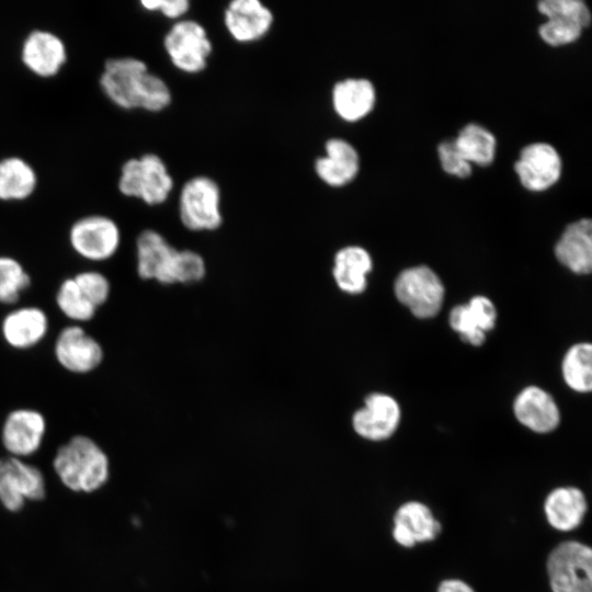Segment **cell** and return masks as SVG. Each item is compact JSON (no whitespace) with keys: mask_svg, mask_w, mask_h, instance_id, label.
Masks as SVG:
<instances>
[{"mask_svg":"<svg viewBox=\"0 0 592 592\" xmlns=\"http://www.w3.org/2000/svg\"><path fill=\"white\" fill-rule=\"evenodd\" d=\"M68 242L81 259L89 262H104L118 251L122 232L118 224L110 216L90 214L71 224Z\"/></svg>","mask_w":592,"mask_h":592,"instance_id":"cell-6","label":"cell"},{"mask_svg":"<svg viewBox=\"0 0 592 592\" xmlns=\"http://www.w3.org/2000/svg\"><path fill=\"white\" fill-rule=\"evenodd\" d=\"M46 496L42 470L22 458L0 457V504L9 512H20L26 501H39Z\"/></svg>","mask_w":592,"mask_h":592,"instance_id":"cell-8","label":"cell"},{"mask_svg":"<svg viewBox=\"0 0 592 592\" xmlns=\"http://www.w3.org/2000/svg\"><path fill=\"white\" fill-rule=\"evenodd\" d=\"M400 417V407L391 396L373 392L365 398L364 406L353 413L352 425L360 436L382 441L394 434Z\"/></svg>","mask_w":592,"mask_h":592,"instance_id":"cell-16","label":"cell"},{"mask_svg":"<svg viewBox=\"0 0 592 592\" xmlns=\"http://www.w3.org/2000/svg\"><path fill=\"white\" fill-rule=\"evenodd\" d=\"M59 311L75 325L91 321L98 308L83 295L73 277L62 280L55 295Z\"/></svg>","mask_w":592,"mask_h":592,"instance_id":"cell-28","label":"cell"},{"mask_svg":"<svg viewBox=\"0 0 592 592\" xmlns=\"http://www.w3.org/2000/svg\"><path fill=\"white\" fill-rule=\"evenodd\" d=\"M323 150L314 161L316 177L334 189L354 181L361 168L356 148L344 138L331 137L326 140Z\"/></svg>","mask_w":592,"mask_h":592,"instance_id":"cell-18","label":"cell"},{"mask_svg":"<svg viewBox=\"0 0 592 592\" xmlns=\"http://www.w3.org/2000/svg\"><path fill=\"white\" fill-rule=\"evenodd\" d=\"M171 65L186 75H197L207 68L213 42L205 26L193 19L173 22L162 39Z\"/></svg>","mask_w":592,"mask_h":592,"instance_id":"cell-5","label":"cell"},{"mask_svg":"<svg viewBox=\"0 0 592 592\" xmlns=\"http://www.w3.org/2000/svg\"><path fill=\"white\" fill-rule=\"evenodd\" d=\"M141 8L148 12H156L169 20L179 21L190 12L189 0H141Z\"/></svg>","mask_w":592,"mask_h":592,"instance_id":"cell-35","label":"cell"},{"mask_svg":"<svg viewBox=\"0 0 592 592\" xmlns=\"http://www.w3.org/2000/svg\"><path fill=\"white\" fill-rule=\"evenodd\" d=\"M375 102V87L366 78H344L332 86V110L346 123H356L365 118L373 111Z\"/></svg>","mask_w":592,"mask_h":592,"instance_id":"cell-19","label":"cell"},{"mask_svg":"<svg viewBox=\"0 0 592 592\" xmlns=\"http://www.w3.org/2000/svg\"><path fill=\"white\" fill-rule=\"evenodd\" d=\"M516 419L537 433L554 431L560 421V413L554 398L536 386L524 388L514 400Z\"/></svg>","mask_w":592,"mask_h":592,"instance_id":"cell-21","label":"cell"},{"mask_svg":"<svg viewBox=\"0 0 592 592\" xmlns=\"http://www.w3.org/2000/svg\"><path fill=\"white\" fill-rule=\"evenodd\" d=\"M49 331V318L38 306H19L9 310L0 323L3 341L12 349L26 351L38 345Z\"/></svg>","mask_w":592,"mask_h":592,"instance_id":"cell-17","label":"cell"},{"mask_svg":"<svg viewBox=\"0 0 592 592\" xmlns=\"http://www.w3.org/2000/svg\"><path fill=\"white\" fill-rule=\"evenodd\" d=\"M449 326L460 339L474 346L481 345L486 333L493 329L487 316L474 304L455 306L449 312Z\"/></svg>","mask_w":592,"mask_h":592,"instance_id":"cell-27","label":"cell"},{"mask_svg":"<svg viewBox=\"0 0 592 592\" xmlns=\"http://www.w3.org/2000/svg\"><path fill=\"white\" fill-rule=\"evenodd\" d=\"M106 99L124 111L159 113L172 102L167 81L149 70L146 61L134 56L109 58L99 78Z\"/></svg>","mask_w":592,"mask_h":592,"instance_id":"cell-1","label":"cell"},{"mask_svg":"<svg viewBox=\"0 0 592 592\" xmlns=\"http://www.w3.org/2000/svg\"><path fill=\"white\" fill-rule=\"evenodd\" d=\"M178 213L181 224L191 231H214L223 224L221 191L208 175H194L180 191Z\"/></svg>","mask_w":592,"mask_h":592,"instance_id":"cell-4","label":"cell"},{"mask_svg":"<svg viewBox=\"0 0 592 592\" xmlns=\"http://www.w3.org/2000/svg\"><path fill=\"white\" fill-rule=\"evenodd\" d=\"M397 299L418 318L436 316L444 300V285L425 265L403 270L395 281Z\"/></svg>","mask_w":592,"mask_h":592,"instance_id":"cell-10","label":"cell"},{"mask_svg":"<svg viewBox=\"0 0 592 592\" xmlns=\"http://www.w3.org/2000/svg\"><path fill=\"white\" fill-rule=\"evenodd\" d=\"M583 27L576 21L563 18H548L538 27L540 38L550 46H562L576 42Z\"/></svg>","mask_w":592,"mask_h":592,"instance_id":"cell-31","label":"cell"},{"mask_svg":"<svg viewBox=\"0 0 592 592\" xmlns=\"http://www.w3.org/2000/svg\"><path fill=\"white\" fill-rule=\"evenodd\" d=\"M59 481L70 491L91 493L110 478V458L92 437L77 434L60 445L52 462Z\"/></svg>","mask_w":592,"mask_h":592,"instance_id":"cell-2","label":"cell"},{"mask_svg":"<svg viewBox=\"0 0 592 592\" xmlns=\"http://www.w3.org/2000/svg\"><path fill=\"white\" fill-rule=\"evenodd\" d=\"M174 187V180L164 160L155 152L132 157L123 162L117 189L129 198L148 206L164 204Z\"/></svg>","mask_w":592,"mask_h":592,"instance_id":"cell-3","label":"cell"},{"mask_svg":"<svg viewBox=\"0 0 592 592\" xmlns=\"http://www.w3.org/2000/svg\"><path fill=\"white\" fill-rule=\"evenodd\" d=\"M538 11L548 18H563L576 21L583 29L591 22V13L582 0H543L537 4Z\"/></svg>","mask_w":592,"mask_h":592,"instance_id":"cell-32","label":"cell"},{"mask_svg":"<svg viewBox=\"0 0 592 592\" xmlns=\"http://www.w3.org/2000/svg\"><path fill=\"white\" fill-rule=\"evenodd\" d=\"M521 184L531 192H544L561 177L562 161L558 150L544 141L523 147L514 163Z\"/></svg>","mask_w":592,"mask_h":592,"instance_id":"cell-13","label":"cell"},{"mask_svg":"<svg viewBox=\"0 0 592 592\" xmlns=\"http://www.w3.org/2000/svg\"><path fill=\"white\" fill-rule=\"evenodd\" d=\"M20 59L32 75L42 79L54 78L67 64V45L58 34L35 29L23 38Z\"/></svg>","mask_w":592,"mask_h":592,"instance_id":"cell-14","label":"cell"},{"mask_svg":"<svg viewBox=\"0 0 592 592\" xmlns=\"http://www.w3.org/2000/svg\"><path fill=\"white\" fill-rule=\"evenodd\" d=\"M373 269V260L366 249L345 246L333 258L332 276L337 286L350 295H358L366 289L367 275Z\"/></svg>","mask_w":592,"mask_h":592,"instance_id":"cell-23","label":"cell"},{"mask_svg":"<svg viewBox=\"0 0 592 592\" xmlns=\"http://www.w3.org/2000/svg\"><path fill=\"white\" fill-rule=\"evenodd\" d=\"M75 282L83 295L99 309L110 298L111 283L105 274L96 270H83L76 273Z\"/></svg>","mask_w":592,"mask_h":592,"instance_id":"cell-33","label":"cell"},{"mask_svg":"<svg viewBox=\"0 0 592 592\" xmlns=\"http://www.w3.org/2000/svg\"><path fill=\"white\" fill-rule=\"evenodd\" d=\"M463 157L473 166H489L496 157L497 139L486 127L468 123L453 139Z\"/></svg>","mask_w":592,"mask_h":592,"instance_id":"cell-26","label":"cell"},{"mask_svg":"<svg viewBox=\"0 0 592 592\" xmlns=\"http://www.w3.org/2000/svg\"><path fill=\"white\" fill-rule=\"evenodd\" d=\"M223 21L237 43L251 44L264 38L273 27L274 14L260 0H232L224 9Z\"/></svg>","mask_w":592,"mask_h":592,"instance_id":"cell-15","label":"cell"},{"mask_svg":"<svg viewBox=\"0 0 592 592\" xmlns=\"http://www.w3.org/2000/svg\"><path fill=\"white\" fill-rule=\"evenodd\" d=\"M441 532V524L422 502L409 501L401 504L394 515V539L403 547L431 542Z\"/></svg>","mask_w":592,"mask_h":592,"instance_id":"cell-20","label":"cell"},{"mask_svg":"<svg viewBox=\"0 0 592 592\" xmlns=\"http://www.w3.org/2000/svg\"><path fill=\"white\" fill-rule=\"evenodd\" d=\"M53 353L65 371L77 375L92 373L104 358L101 343L81 325L75 323L64 327L58 332Z\"/></svg>","mask_w":592,"mask_h":592,"instance_id":"cell-11","label":"cell"},{"mask_svg":"<svg viewBox=\"0 0 592 592\" xmlns=\"http://www.w3.org/2000/svg\"><path fill=\"white\" fill-rule=\"evenodd\" d=\"M562 375L567 385L578 392H589L592 388V346L577 343L566 353Z\"/></svg>","mask_w":592,"mask_h":592,"instance_id":"cell-29","label":"cell"},{"mask_svg":"<svg viewBox=\"0 0 592 592\" xmlns=\"http://www.w3.org/2000/svg\"><path fill=\"white\" fill-rule=\"evenodd\" d=\"M136 271L141 280L162 285L179 284L180 250L155 229H144L136 237Z\"/></svg>","mask_w":592,"mask_h":592,"instance_id":"cell-9","label":"cell"},{"mask_svg":"<svg viewBox=\"0 0 592 592\" xmlns=\"http://www.w3.org/2000/svg\"><path fill=\"white\" fill-rule=\"evenodd\" d=\"M437 156L442 169L447 174L457 178H467L471 174L473 166L463 157L453 139L439 144Z\"/></svg>","mask_w":592,"mask_h":592,"instance_id":"cell-34","label":"cell"},{"mask_svg":"<svg viewBox=\"0 0 592 592\" xmlns=\"http://www.w3.org/2000/svg\"><path fill=\"white\" fill-rule=\"evenodd\" d=\"M46 432L45 415L34 408L21 407L5 415L0 440L8 455L24 459L39 451Z\"/></svg>","mask_w":592,"mask_h":592,"instance_id":"cell-12","label":"cell"},{"mask_svg":"<svg viewBox=\"0 0 592 592\" xmlns=\"http://www.w3.org/2000/svg\"><path fill=\"white\" fill-rule=\"evenodd\" d=\"M588 509L584 493L576 487H559L546 498L544 512L554 528L569 532L577 528Z\"/></svg>","mask_w":592,"mask_h":592,"instance_id":"cell-24","label":"cell"},{"mask_svg":"<svg viewBox=\"0 0 592 592\" xmlns=\"http://www.w3.org/2000/svg\"><path fill=\"white\" fill-rule=\"evenodd\" d=\"M38 177L24 158L8 156L0 159V202H22L36 191Z\"/></svg>","mask_w":592,"mask_h":592,"instance_id":"cell-25","label":"cell"},{"mask_svg":"<svg viewBox=\"0 0 592 592\" xmlns=\"http://www.w3.org/2000/svg\"><path fill=\"white\" fill-rule=\"evenodd\" d=\"M437 592H475L473 588L467 584L465 581L459 579H447L443 580Z\"/></svg>","mask_w":592,"mask_h":592,"instance_id":"cell-36","label":"cell"},{"mask_svg":"<svg viewBox=\"0 0 592 592\" xmlns=\"http://www.w3.org/2000/svg\"><path fill=\"white\" fill-rule=\"evenodd\" d=\"M31 286L24 265L11 255L0 254V304L15 305Z\"/></svg>","mask_w":592,"mask_h":592,"instance_id":"cell-30","label":"cell"},{"mask_svg":"<svg viewBox=\"0 0 592 592\" xmlns=\"http://www.w3.org/2000/svg\"><path fill=\"white\" fill-rule=\"evenodd\" d=\"M557 260L577 274H589L592 269V223L581 218L569 224L555 246Z\"/></svg>","mask_w":592,"mask_h":592,"instance_id":"cell-22","label":"cell"},{"mask_svg":"<svg viewBox=\"0 0 592 592\" xmlns=\"http://www.w3.org/2000/svg\"><path fill=\"white\" fill-rule=\"evenodd\" d=\"M547 573L553 592H592V550L567 540L556 546L547 558Z\"/></svg>","mask_w":592,"mask_h":592,"instance_id":"cell-7","label":"cell"}]
</instances>
